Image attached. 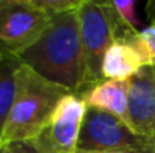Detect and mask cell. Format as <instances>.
<instances>
[{
	"label": "cell",
	"mask_w": 155,
	"mask_h": 153,
	"mask_svg": "<svg viewBox=\"0 0 155 153\" xmlns=\"http://www.w3.org/2000/svg\"><path fill=\"white\" fill-rule=\"evenodd\" d=\"M21 65L18 56L0 54V137L17 96V78Z\"/></svg>",
	"instance_id": "cell-10"
},
{
	"label": "cell",
	"mask_w": 155,
	"mask_h": 153,
	"mask_svg": "<svg viewBox=\"0 0 155 153\" xmlns=\"http://www.w3.org/2000/svg\"><path fill=\"white\" fill-rule=\"evenodd\" d=\"M140 39L145 47V51L148 54L151 66H155V26L151 24L140 30Z\"/></svg>",
	"instance_id": "cell-13"
},
{
	"label": "cell",
	"mask_w": 155,
	"mask_h": 153,
	"mask_svg": "<svg viewBox=\"0 0 155 153\" xmlns=\"http://www.w3.org/2000/svg\"><path fill=\"white\" fill-rule=\"evenodd\" d=\"M5 153H39L32 141H14L5 144Z\"/></svg>",
	"instance_id": "cell-14"
},
{
	"label": "cell",
	"mask_w": 155,
	"mask_h": 153,
	"mask_svg": "<svg viewBox=\"0 0 155 153\" xmlns=\"http://www.w3.org/2000/svg\"><path fill=\"white\" fill-rule=\"evenodd\" d=\"M71 92L21 65L17 78V96L2 132V143L30 141L50 122L60 101Z\"/></svg>",
	"instance_id": "cell-2"
},
{
	"label": "cell",
	"mask_w": 155,
	"mask_h": 153,
	"mask_svg": "<svg viewBox=\"0 0 155 153\" xmlns=\"http://www.w3.org/2000/svg\"><path fill=\"white\" fill-rule=\"evenodd\" d=\"M80 39L86 63V89L103 81L105 51L114 42V29L108 2L81 0L78 6Z\"/></svg>",
	"instance_id": "cell-4"
},
{
	"label": "cell",
	"mask_w": 155,
	"mask_h": 153,
	"mask_svg": "<svg viewBox=\"0 0 155 153\" xmlns=\"http://www.w3.org/2000/svg\"><path fill=\"white\" fill-rule=\"evenodd\" d=\"M0 144H2V140H0Z\"/></svg>",
	"instance_id": "cell-19"
},
{
	"label": "cell",
	"mask_w": 155,
	"mask_h": 153,
	"mask_svg": "<svg viewBox=\"0 0 155 153\" xmlns=\"http://www.w3.org/2000/svg\"><path fill=\"white\" fill-rule=\"evenodd\" d=\"M151 66L140 33L131 39L114 41L105 51L103 60L104 80L128 81L142 68Z\"/></svg>",
	"instance_id": "cell-8"
},
{
	"label": "cell",
	"mask_w": 155,
	"mask_h": 153,
	"mask_svg": "<svg viewBox=\"0 0 155 153\" xmlns=\"http://www.w3.org/2000/svg\"><path fill=\"white\" fill-rule=\"evenodd\" d=\"M152 24L155 26V12H154V18H152Z\"/></svg>",
	"instance_id": "cell-18"
},
{
	"label": "cell",
	"mask_w": 155,
	"mask_h": 153,
	"mask_svg": "<svg viewBox=\"0 0 155 153\" xmlns=\"http://www.w3.org/2000/svg\"><path fill=\"white\" fill-rule=\"evenodd\" d=\"M77 150L116 153H155L149 138L137 135L124 119L87 108Z\"/></svg>",
	"instance_id": "cell-3"
},
{
	"label": "cell",
	"mask_w": 155,
	"mask_h": 153,
	"mask_svg": "<svg viewBox=\"0 0 155 153\" xmlns=\"http://www.w3.org/2000/svg\"><path fill=\"white\" fill-rule=\"evenodd\" d=\"M117 17L122 20L124 24H127L130 29L133 30H139V18H137V12H136V3L131 2V0H127V2H111Z\"/></svg>",
	"instance_id": "cell-12"
},
{
	"label": "cell",
	"mask_w": 155,
	"mask_h": 153,
	"mask_svg": "<svg viewBox=\"0 0 155 153\" xmlns=\"http://www.w3.org/2000/svg\"><path fill=\"white\" fill-rule=\"evenodd\" d=\"M51 18L30 0H0V54H23L48 27Z\"/></svg>",
	"instance_id": "cell-5"
},
{
	"label": "cell",
	"mask_w": 155,
	"mask_h": 153,
	"mask_svg": "<svg viewBox=\"0 0 155 153\" xmlns=\"http://www.w3.org/2000/svg\"><path fill=\"white\" fill-rule=\"evenodd\" d=\"M154 68H155V66H154Z\"/></svg>",
	"instance_id": "cell-20"
},
{
	"label": "cell",
	"mask_w": 155,
	"mask_h": 153,
	"mask_svg": "<svg viewBox=\"0 0 155 153\" xmlns=\"http://www.w3.org/2000/svg\"><path fill=\"white\" fill-rule=\"evenodd\" d=\"M125 123L140 137L152 141L155 131V68L145 66L128 80Z\"/></svg>",
	"instance_id": "cell-7"
},
{
	"label": "cell",
	"mask_w": 155,
	"mask_h": 153,
	"mask_svg": "<svg viewBox=\"0 0 155 153\" xmlns=\"http://www.w3.org/2000/svg\"><path fill=\"white\" fill-rule=\"evenodd\" d=\"M86 104L80 95L69 93L56 108L44 129L30 140L39 153H74L78 147Z\"/></svg>",
	"instance_id": "cell-6"
},
{
	"label": "cell",
	"mask_w": 155,
	"mask_h": 153,
	"mask_svg": "<svg viewBox=\"0 0 155 153\" xmlns=\"http://www.w3.org/2000/svg\"><path fill=\"white\" fill-rule=\"evenodd\" d=\"M30 2L35 8L42 11L50 18H54L69 11H74L81 3V0H30Z\"/></svg>",
	"instance_id": "cell-11"
},
{
	"label": "cell",
	"mask_w": 155,
	"mask_h": 153,
	"mask_svg": "<svg viewBox=\"0 0 155 153\" xmlns=\"http://www.w3.org/2000/svg\"><path fill=\"white\" fill-rule=\"evenodd\" d=\"M152 144H154V147H155V131H154V135H152Z\"/></svg>",
	"instance_id": "cell-17"
},
{
	"label": "cell",
	"mask_w": 155,
	"mask_h": 153,
	"mask_svg": "<svg viewBox=\"0 0 155 153\" xmlns=\"http://www.w3.org/2000/svg\"><path fill=\"white\" fill-rule=\"evenodd\" d=\"M74 153H116V152H98V150H75Z\"/></svg>",
	"instance_id": "cell-15"
},
{
	"label": "cell",
	"mask_w": 155,
	"mask_h": 153,
	"mask_svg": "<svg viewBox=\"0 0 155 153\" xmlns=\"http://www.w3.org/2000/svg\"><path fill=\"white\" fill-rule=\"evenodd\" d=\"M20 59L41 77L81 95L86 90V63L78 8L51 18L41 38L20 54Z\"/></svg>",
	"instance_id": "cell-1"
},
{
	"label": "cell",
	"mask_w": 155,
	"mask_h": 153,
	"mask_svg": "<svg viewBox=\"0 0 155 153\" xmlns=\"http://www.w3.org/2000/svg\"><path fill=\"white\" fill-rule=\"evenodd\" d=\"M87 108H95L125 120L128 108V81L103 80L81 95Z\"/></svg>",
	"instance_id": "cell-9"
},
{
	"label": "cell",
	"mask_w": 155,
	"mask_h": 153,
	"mask_svg": "<svg viewBox=\"0 0 155 153\" xmlns=\"http://www.w3.org/2000/svg\"><path fill=\"white\" fill-rule=\"evenodd\" d=\"M0 153H5V144L3 143L0 144Z\"/></svg>",
	"instance_id": "cell-16"
}]
</instances>
